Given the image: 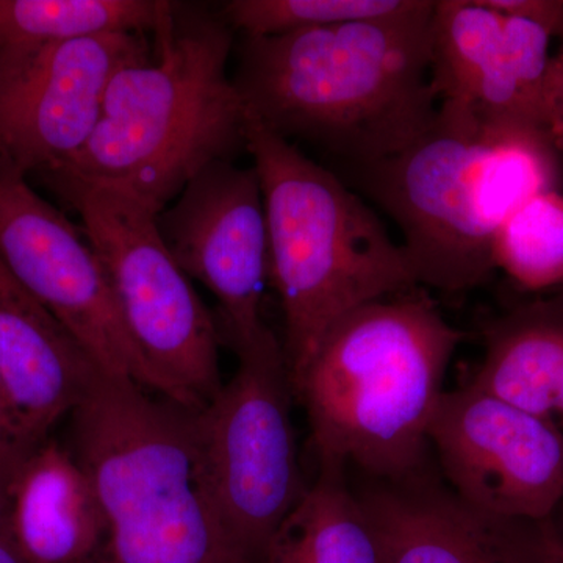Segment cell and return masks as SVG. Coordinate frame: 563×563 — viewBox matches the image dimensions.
<instances>
[{
  "mask_svg": "<svg viewBox=\"0 0 563 563\" xmlns=\"http://www.w3.org/2000/svg\"><path fill=\"white\" fill-rule=\"evenodd\" d=\"M433 2L384 20L244 38L233 77L247 114L344 165L384 161L435 121Z\"/></svg>",
  "mask_w": 563,
  "mask_h": 563,
  "instance_id": "obj_1",
  "label": "cell"
},
{
  "mask_svg": "<svg viewBox=\"0 0 563 563\" xmlns=\"http://www.w3.org/2000/svg\"><path fill=\"white\" fill-rule=\"evenodd\" d=\"M344 470L343 463L320 462L317 481L282 521L263 563H383Z\"/></svg>",
  "mask_w": 563,
  "mask_h": 563,
  "instance_id": "obj_18",
  "label": "cell"
},
{
  "mask_svg": "<svg viewBox=\"0 0 563 563\" xmlns=\"http://www.w3.org/2000/svg\"><path fill=\"white\" fill-rule=\"evenodd\" d=\"M106 521L88 474L47 439L21 463L11 488L9 537L25 563H92Z\"/></svg>",
  "mask_w": 563,
  "mask_h": 563,
  "instance_id": "obj_16",
  "label": "cell"
},
{
  "mask_svg": "<svg viewBox=\"0 0 563 563\" xmlns=\"http://www.w3.org/2000/svg\"><path fill=\"white\" fill-rule=\"evenodd\" d=\"M493 262L525 290L563 287V192L551 188L521 203L496 233Z\"/></svg>",
  "mask_w": 563,
  "mask_h": 563,
  "instance_id": "obj_20",
  "label": "cell"
},
{
  "mask_svg": "<svg viewBox=\"0 0 563 563\" xmlns=\"http://www.w3.org/2000/svg\"><path fill=\"white\" fill-rule=\"evenodd\" d=\"M493 9L525 18L543 25L551 35L563 36V2L561 0H488Z\"/></svg>",
  "mask_w": 563,
  "mask_h": 563,
  "instance_id": "obj_24",
  "label": "cell"
},
{
  "mask_svg": "<svg viewBox=\"0 0 563 563\" xmlns=\"http://www.w3.org/2000/svg\"><path fill=\"white\" fill-rule=\"evenodd\" d=\"M222 18L174 5L152 51L122 66L80 154L41 181H85L162 213L203 169L246 150V107L228 74L233 33Z\"/></svg>",
  "mask_w": 563,
  "mask_h": 563,
  "instance_id": "obj_2",
  "label": "cell"
},
{
  "mask_svg": "<svg viewBox=\"0 0 563 563\" xmlns=\"http://www.w3.org/2000/svg\"><path fill=\"white\" fill-rule=\"evenodd\" d=\"M355 493L383 563H509L501 518L476 512L422 472Z\"/></svg>",
  "mask_w": 563,
  "mask_h": 563,
  "instance_id": "obj_15",
  "label": "cell"
},
{
  "mask_svg": "<svg viewBox=\"0 0 563 563\" xmlns=\"http://www.w3.org/2000/svg\"><path fill=\"white\" fill-rule=\"evenodd\" d=\"M558 157L543 132L440 102L431 128L406 150L347 169L398 225L417 284L459 292L495 272L503 222L531 196L558 188Z\"/></svg>",
  "mask_w": 563,
  "mask_h": 563,
  "instance_id": "obj_3",
  "label": "cell"
},
{
  "mask_svg": "<svg viewBox=\"0 0 563 563\" xmlns=\"http://www.w3.org/2000/svg\"><path fill=\"white\" fill-rule=\"evenodd\" d=\"M151 51L146 35L0 44V174L43 181L66 168L90 140L114 74Z\"/></svg>",
  "mask_w": 563,
  "mask_h": 563,
  "instance_id": "obj_10",
  "label": "cell"
},
{
  "mask_svg": "<svg viewBox=\"0 0 563 563\" xmlns=\"http://www.w3.org/2000/svg\"><path fill=\"white\" fill-rule=\"evenodd\" d=\"M174 5L161 0H0V44L154 35Z\"/></svg>",
  "mask_w": 563,
  "mask_h": 563,
  "instance_id": "obj_19",
  "label": "cell"
},
{
  "mask_svg": "<svg viewBox=\"0 0 563 563\" xmlns=\"http://www.w3.org/2000/svg\"><path fill=\"white\" fill-rule=\"evenodd\" d=\"M540 128L558 155H563V51L553 55L548 70Z\"/></svg>",
  "mask_w": 563,
  "mask_h": 563,
  "instance_id": "obj_23",
  "label": "cell"
},
{
  "mask_svg": "<svg viewBox=\"0 0 563 563\" xmlns=\"http://www.w3.org/2000/svg\"><path fill=\"white\" fill-rule=\"evenodd\" d=\"M0 258L103 377L161 396L84 229L36 195L31 181L10 174H0Z\"/></svg>",
  "mask_w": 563,
  "mask_h": 563,
  "instance_id": "obj_9",
  "label": "cell"
},
{
  "mask_svg": "<svg viewBox=\"0 0 563 563\" xmlns=\"http://www.w3.org/2000/svg\"><path fill=\"white\" fill-rule=\"evenodd\" d=\"M468 384L563 431V298L493 322Z\"/></svg>",
  "mask_w": 563,
  "mask_h": 563,
  "instance_id": "obj_17",
  "label": "cell"
},
{
  "mask_svg": "<svg viewBox=\"0 0 563 563\" xmlns=\"http://www.w3.org/2000/svg\"><path fill=\"white\" fill-rule=\"evenodd\" d=\"M198 413L102 374L70 413L106 521L92 563H250L214 504Z\"/></svg>",
  "mask_w": 563,
  "mask_h": 563,
  "instance_id": "obj_5",
  "label": "cell"
},
{
  "mask_svg": "<svg viewBox=\"0 0 563 563\" xmlns=\"http://www.w3.org/2000/svg\"><path fill=\"white\" fill-rule=\"evenodd\" d=\"M157 225L185 274L217 298L236 355L272 339L262 317L269 279L268 225L254 166L213 163L157 214Z\"/></svg>",
  "mask_w": 563,
  "mask_h": 563,
  "instance_id": "obj_12",
  "label": "cell"
},
{
  "mask_svg": "<svg viewBox=\"0 0 563 563\" xmlns=\"http://www.w3.org/2000/svg\"><path fill=\"white\" fill-rule=\"evenodd\" d=\"M47 190L79 214L162 398L201 412L224 385L220 331L163 242L157 214L124 192L85 181H60Z\"/></svg>",
  "mask_w": 563,
  "mask_h": 563,
  "instance_id": "obj_7",
  "label": "cell"
},
{
  "mask_svg": "<svg viewBox=\"0 0 563 563\" xmlns=\"http://www.w3.org/2000/svg\"><path fill=\"white\" fill-rule=\"evenodd\" d=\"M421 0H232L221 18L244 38H263L303 29L384 20L409 13Z\"/></svg>",
  "mask_w": 563,
  "mask_h": 563,
  "instance_id": "obj_21",
  "label": "cell"
},
{
  "mask_svg": "<svg viewBox=\"0 0 563 563\" xmlns=\"http://www.w3.org/2000/svg\"><path fill=\"white\" fill-rule=\"evenodd\" d=\"M429 446L450 490L476 512L543 521L562 501V429L473 385L444 391Z\"/></svg>",
  "mask_w": 563,
  "mask_h": 563,
  "instance_id": "obj_11",
  "label": "cell"
},
{
  "mask_svg": "<svg viewBox=\"0 0 563 563\" xmlns=\"http://www.w3.org/2000/svg\"><path fill=\"white\" fill-rule=\"evenodd\" d=\"M551 35L488 0H439L431 20L432 88L490 124L542 132Z\"/></svg>",
  "mask_w": 563,
  "mask_h": 563,
  "instance_id": "obj_13",
  "label": "cell"
},
{
  "mask_svg": "<svg viewBox=\"0 0 563 563\" xmlns=\"http://www.w3.org/2000/svg\"><path fill=\"white\" fill-rule=\"evenodd\" d=\"M101 376L62 322L0 258V379L11 432L35 450Z\"/></svg>",
  "mask_w": 563,
  "mask_h": 563,
  "instance_id": "obj_14",
  "label": "cell"
},
{
  "mask_svg": "<svg viewBox=\"0 0 563 563\" xmlns=\"http://www.w3.org/2000/svg\"><path fill=\"white\" fill-rule=\"evenodd\" d=\"M292 390L276 335L239 354V369L198 413L214 504L250 563H263L282 521L302 498Z\"/></svg>",
  "mask_w": 563,
  "mask_h": 563,
  "instance_id": "obj_8",
  "label": "cell"
},
{
  "mask_svg": "<svg viewBox=\"0 0 563 563\" xmlns=\"http://www.w3.org/2000/svg\"><path fill=\"white\" fill-rule=\"evenodd\" d=\"M27 455L25 451H0V536L9 533L11 488L18 470Z\"/></svg>",
  "mask_w": 563,
  "mask_h": 563,
  "instance_id": "obj_25",
  "label": "cell"
},
{
  "mask_svg": "<svg viewBox=\"0 0 563 563\" xmlns=\"http://www.w3.org/2000/svg\"><path fill=\"white\" fill-rule=\"evenodd\" d=\"M463 333L412 291L366 303L328 332L292 396L320 462L380 481L422 472L429 428Z\"/></svg>",
  "mask_w": 563,
  "mask_h": 563,
  "instance_id": "obj_4",
  "label": "cell"
},
{
  "mask_svg": "<svg viewBox=\"0 0 563 563\" xmlns=\"http://www.w3.org/2000/svg\"><path fill=\"white\" fill-rule=\"evenodd\" d=\"M0 563H25L20 551L11 542L9 533L0 536Z\"/></svg>",
  "mask_w": 563,
  "mask_h": 563,
  "instance_id": "obj_26",
  "label": "cell"
},
{
  "mask_svg": "<svg viewBox=\"0 0 563 563\" xmlns=\"http://www.w3.org/2000/svg\"><path fill=\"white\" fill-rule=\"evenodd\" d=\"M246 151L265 202L269 279L284 313L282 347L292 390L336 322L418 284L406 251L377 214L251 114Z\"/></svg>",
  "mask_w": 563,
  "mask_h": 563,
  "instance_id": "obj_6",
  "label": "cell"
},
{
  "mask_svg": "<svg viewBox=\"0 0 563 563\" xmlns=\"http://www.w3.org/2000/svg\"><path fill=\"white\" fill-rule=\"evenodd\" d=\"M503 543L509 563H563V536L550 520H504Z\"/></svg>",
  "mask_w": 563,
  "mask_h": 563,
  "instance_id": "obj_22",
  "label": "cell"
},
{
  "mask_svg": "<svg viewBox=\"0 0 563 563\" xmlns=\"http://www.w3.org/2000/svg\"><path fill=\"white\" fill-rule=\"evenodd\" d=\"M0 406H2L3 409L7 410L5 398H3L2 379H0ZM7 415H9V410H7ZM9 420H10V418H9Z\"/></svg>",
  "mask_w": 563,
  "mask_h": 563,
  "instance_id": "obj_27",
  "label": "cell"
}]
</instances>
